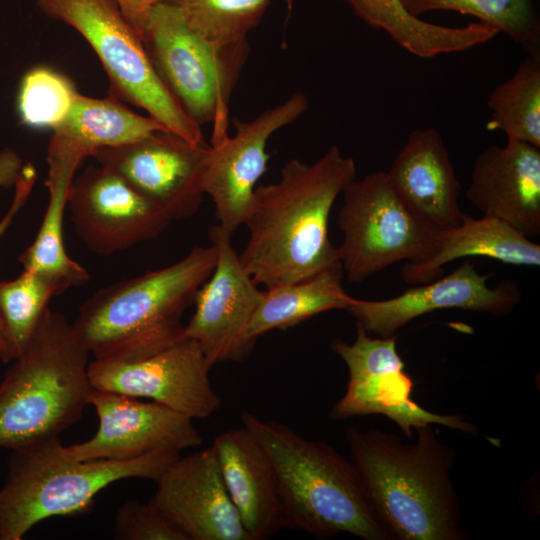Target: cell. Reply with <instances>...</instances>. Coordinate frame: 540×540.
Instances as JSON below:
<instances>
[{"mask_svg": "<svg viewBox=\"0 0 540 540\" xmlns=\"http://www.w3.org/2000/svg\"><path fill=\"white\" fill-rule=\"evenodd\" d=\"M355 178L354 159L333 145L313 163L289 160L277 182L256 187L243 224L249 237L239 258L258 286L294 283L341 265L329 237V217Z\"/></svg>", "mask_w": 540, "mask_h": 540, "instance_id": "1", "label": "cell"}, {"mask_svg": "<svg viewBox=\"0 0 540 540\" xmlns=\"http://www.w3.org/2000/svg\"><path fill=\"white\" fill-rule=\"evenodd\" d=\"M416 441L350 427L346 439L367 497L394 539L465 540L452 480L455 451L432 424L415 429Z\"/></svg>", "mask_w": 540, "mask_h": 540, "instance_id": "2", "label": "cell"}, {"mask_svg": "<svg viewBox=\"0 0 540 540\" xmlns=\"http://www.w3.org/2000/svg\"><path fill=\"white\" fill-rule=\"evenodd\" d=\"M217 251L194 246L177 262L100 288L72 323L94 359L133 360L185 339L182 317L213 272Z\"/></svg>", "mask_w": 540, "mask_h": 540, "instance_id": "3", "label": "cell"}, {"mask_svg": "<svg viewBox=\"0 0 540 540\" xmlns=\"http://www.w3.org/2000/svg\"><path fill=\"white\" fill-rule=\"evenodd\" d=\"M243 426L258 439L276 471L287 528L328 539L348 533L363 540H393L378 518L352 461L322 441L286 424L244 411Z\"/></svg>", "mask_w": 540, "mask_h": 540, "instance_id": "4", "label": "cell"}, {"mask_svg": "<svg viewBox=\"0 0 540 540\" xmlns=\"http://www.w3.org/2000/svg\"><path fill=\"white\" fill-rule=\"evenodd\" d=\"M88 356L72 323L48 307L0 383V448L58 437L82 417L94 389Z\"/></svg>", "mask_w": 540, "mask_h": 540, "instance_id": "5", "label": "cell"}, {"mask_svg": "<svg viewBox=\"0 0 540 540\" xmlns=\"http://www.w3.org/2000/svg\"><path fill=\"white\" fill-rule=\"evenodd\" d=\"M179 456L154 452L124 461L73 460L64 455L59 437L13 449L0 488V540H21L43 520L87 511L111 483L157 481Z\"/></svg>", "mask_w": 540, "mask_h": 540, "instance_id": "6", "label": "cell"}, {"mask_svg": "<svg viewBox=\"0 0 540 540\" xmlns=\"http://www.w3.org/2000/svg\"><path fill=\"white\" fill-rule=\"evenodd\" d=\"M141 40L159 78L200 127L212 124L211 146L228 134L231 94L248 55V44L221 47L186 23L179 8L161 1L150 11Z\"/></svg>", "mask_w": 540, "mask_h": 540, "instance_id": "7", "label": "cell"}, {"mask_svg": "<svg viewBox=\"0 0 540 540\" xmlns=\"http://www.w3.org/2000/svg\"><path fill=\"white\" fill-rule=\"evenodd\" d=\"M49 18L74 28L93 48L108 78L109 95L145 110L166 130L205 143L156 73L143 42L115 0H36Z\"/></svg>", "mask_w": 540, "mask_h": 540, "instance_id": "8", "label": "cell"}, {"mask_svg": "<svg viewBox=\"0 0 540 540\" xmlns=\"http://www.w3.org/2000/svg\"><path fill=\"white\" fill-rule=\"evenodd\" d=\"M342 194L336 249L349 282L361 283L401 261L418 262L432 251L435 231L406 208L386 171L355 178Z\"/></svg>", "mask_w": 540, "mask_h": 540, "instance_id": "9", "label": "cell"}, {"mask_svg": "<svg viewBox=\"0 0 540 540\" xmlns=\"http://www.w3.org/2000/svg\"><path fill=\"white\" fill-rule=\"evenodd\" d=\"M396 336L377 337L357 326L353 343L336 338L332 351L346 364L349 381L345 394L334 404L329 416L343 420L372 414L384 415L406 437L428 424H439L475 434L476 426L460 415H442L420 406L412 398L413 381L397 352Z\"/></svg>", "mask_w": 540, "mask_h": 540, "instance_id": "10", "label": "cell"}, {"mask_svg": "<svg viewBox=\"0 0 540 540\" xmlns=\"http://www.w3.org/2000/svg\"><path fill=\"white\" fill-rule=\"evenodd\" d=\"M210 154L207 143L194 144L159 130L128 144L101 148L92 157L175 220L199 210Z\"/></svg>", "mask_w": 540, "mask_h": 540, "instance_id": "11", "label": "cell"}, {"mask_svg": "<svg viewBox=\"0 0 540 540\" xmlns=\"http://www.w3.org/2000/svg\"><path fill=\"white\" fill-rule=\"evenodd\" d=\"M210 369L198 344L185 338L143 358L94 359L88 375L94 389L148 398L191 419H206L222 404Z\"/></svg>", "mask_w": 540, "mask_h": 540, "instance_id": "12", "label": "cell"}, {"mask_svg": "<svg viewBox=\"0 0 540 540\" xmlns=\"http://www.w3.org/2000/svg\"><path fill=\"white\" fill-rule=\"evenodd\" d=\"M209 238L217 251L216 264L196 293L184 334L198 344L212 367L243 361L252 353L257 340L248 337L247 328L262 291L243 267L231 234L217 224L210 228Z\"/></svg>", "mask_w": 540, "mask_h": 540, "instance_id": "13", "label": "cell"}, {"mask_svg": "<svg viewBox=\"0 0 540 540\" xmlns=\"http://www.w3.org/2000/svg\"><path fill=\"white\" fill-rule=\"evenodd\" d=\"M67 208L77 235L101 255L156 238L172 221L161 207L101 164L88 166L74 177Z\"/></svg>", "mask_w": 540, "mask_h": 540, "instance_id": "14", "label": "cell"}, {"mask_svg": "<svg viewBox=\"0 0 540 540\" xmlns=\"http://www.w3.org/2000/svg\"><path fill=\"white\" fill-rule=\"evenodd\" d=\"M89 404L97 413L98 429L84 442L63 446L69 459L124 461L154 452L180 454L203 442L193 419L155 401L93 389Z\"/></svg>", "mask_w": 540, "mask_h": 540, "instance_id": "15", "label": "cell"}, {"mask_svg": "<svg viewBox=\"0 0 540 540\" xmlns=\"http://www.w3.org/2000/svg\"><path fill=\"white\" fill-rule=\"evenodd\" d=\"M308 107L307 96L295 92L252 120L235 119L234 134L220 145L211 146L204 192L214 204L218 225L229 234L244 224L256 184L266 171L270 157L266 152L268 140L300 118Z\"/></svg>", "mask_w": 540, "mask_h": 540, "instance_id": "16", "label": "cell"}, {"mask_svg": "<svg viewBox=\"0 0 540 540\" xmlns=\"http://www.w3.org/2000/svg\"><path fill=\"white\" fill-rule=\"evenodd\" d=\"M490 274H480L465 260L445 277L414 285L398 296L385 300L353 298L347 311L356 325L377 337H390L412 320L442 309H462L506 315L520 302L518 284L504 280L488 285Z\"/></svg>", "mask_w": 540, "mask_h": 540, "instance_id": "17", "label": "cell"}, {"mask_svg": "<svg viewBox=\"0 0 540 540\" xmlns=\"http://www.w3.org/2000/svg\"><path fill=\"white\" fill-rule=\"evenodd\" d=\"M156 482L151 502L188 540H251L212 446L179 456Z\"/></svg>", "mask_w": 540, "mask_h": 540, "instance_id": "18", "label": "cell"}, {"mask_svg": "<svg viewBox=\"0 0 540 540\" xmlns=\"http://www.w3.org/2000/svg\"><path fill=\"white\" fill-rule=\"evenodd\" d=\"M466 197L485 216L497 218L525 236L540 235V148L508 141L475 159Z\"/></svg>", "mask_w": 540, "mask_h": 540, "instance_id": "19", "label": "cell"}, {"mask_svg": "<svg viewBox=\"0 0 540 540\" xmlns=\"http://www.w3.org/2000/svg\"><path fill=\"white\" fill-rule=\"evenodd\" d=\"M386 174L406 208L429 229L446 230L464 220L461 185L435 128L411 131Z\"/></svg>", "mask_w": 540, "mask_h": 540, "instance_id": "20", "label": "cell"}, {"mask_svg": "<svg viewBox=\"0 0 540 540\" xmlns=\"http://www.w3.org/2000/svg\"><path fill=\"white\" fill-rule=\"evenodd\" d=\"M227 491L251 540L287 528L278 477L266 450L245 426L218 434L212 444Z\"/></svg>", "mask_w": 540, "mask_h": 540, "instance_id": "21", "label": "cell"}, {"mask_svg": "<svg viewBox=\"0 0 540 540\" xmlns=\"http://www.w3.org/2000/svg\"><path fill=\"white\" fill-rule=\"evenodd\" d=\"M474 256L538 267L540 245L497 218L466 215L459 225L435 231L430 254L418 262L404 263L400 273L407 284H424L441 277L447 263Z\"/></svg>", "mask_w": 540, "mask_h": 540, "instance_id": "22", "label": "cell"}, {"mask_svg": "<svg viewBox=\"0 0 540 540\" xmlns=\"http://www.w3.org/2000/svg\"><path fill=\"white\" fill-rule=\"evenodd\" d=\"M86 157L89 155L85 150L52 133L47 149V208L34 241L19 256L23 269L49 275L68 288L83 285L90 279L88 271L68 255L63 241L69 189Z\"/></svg>", "mask_w": 540, "mask_h": 540, "instance_id": "23", "label": "cell"}, {"mask_svg": "<svg viewBox=\"0 0 540 540\" xmlns=\"http://www.w3.org/2000/svg\"><path fill=\"white\" fill-rule=\"evenodd\" d=\"M345 1L366 24L385 32L398 46L420 58L464 52L499 34L479 21L462 27L424 21L412 15L401 0Z\"/></svg>", "mask_w": 540, "mask_h": 540, "instance_id": "24", "label": "cell"}, {"mask_svg": "<svg viewBox=\"0 0 540 540\" xmlns=\"http://www.w3.org/2000/svg\"><path fill=\"white\" fill-rule=\"evenodd\" d=\"M341 265L309 278L267 288L249 321L247 334L254 340L265 333L286 330L320 313L347 309L354 297L342 285Z\"/></svg>", "mask_w": 540, "mask_h": 540, "instance_id": "25", "label": "cell"}, {"mask_svg": "<svg viewBox=\"0 0 540 540\" xmlns=\"http://www.w3.org/2000/svg\"><path fill=\"white\" fill-rule=\"evenodd\" d=\"M159 130L166 129L156 119L134 112L111 95L95 98L78 93L53 134L76 144L92 157L101 148L128 144Z\"/></svg>", "mask_w": 540, "mask_h": 540, "instance_id": "26", "label": "cell"}, {"mask_svg": "<svg viewBox=\"0 0 540 540\" xmlns=\"http://www.w3.org/2000/svg\"><path fill=\"white\" fill-rule=\"evenodd\" d=\"M487 105L491 111L487 130L502 131L508 141L540 148V54L536 47L490 93Z\"/></svg>", "mask_w": 540, "mask_h": 540, "instance_id": "27", "label": "cell"}, {"mask_svg": "<svg viewBox=\"0 0 540 540\" xmlns=\"http://www.w3.org/2000/svg\"><path fill=\"white\" fill-rule=\"evenodd\" d=\"M67 289L56 278L25 269L14 279L0 280V322L8 362L25 348L50 299Z\"/></svg>", "mask_w": 540, "mask_h": 540, "instance_id": "28", "label": "cell"}, {"mask_svg": "<svg viewBox=\"0 0 540 540\" xmlns=\"http://www.w3.org/2000/svg\"><path fill=\"white\" fill-rule=\"evenodd\" d=\"M179 8L186 23L221 47L247 45V36L262 20L270 0H163Z\"/></svg>", "mask_w": 540, "mask_h": 540, "instance_id": "29", "label": "cell"}, {"mask_svg": "<svg viewBox=\"0 0 540 540\" xmlns=\"http://www.w3.org/2000/svg\"><path fill=\"white\" fill-rule=\"evenodd\" d=\"M414 16L437 10L471 15L515 42L536 47L540 23L533 0H401Z\"/></svg>", "mask_w": 540, "mask_h": 540, "instance_id": "30", "label": "cell"}, {"mask_svg": "<svg viewBox=\"0 0 540 540\" xmlns=\"http://www.w3.org/2000/svg\"><path fill=\"white\" fill-rule=\"evenodd\" d=\"M78 93L68 76L51 67L29 69L17 93L20 123L30 129L53 131L65 120Z\"/></svg>", "mask_w": 540, "mask_h": 540, "instance_id": "31", "label": "cell"}, {"mask_svg": "<svg viewBox=\"0 0 540 540\" xmlns=\"http://www.w3.org/2000/svg\"><path fill=\"white\" fill-rule=\"evenodd\" d=\"M31 165H23L19 155L8 148L0 150V235L13 221L26 201L35 180ZM0 360L8 362L0 322Z\"/></svg>", "mask_w": 540, "mask_h": 540, "instance_id": "32", "label": "cell"}, {"mask_svg": "<svg viewBox=\"0 0 540 540\" xmlns=\"http://www.w3.org/2000/svg\"><path fill=\"white\" fill-rule=\"evenodd\" d=\"M114 533L121 540H188L151 501L131 500L120 506L114 518Z\"/></svg>", "mask_w": 540, "mask_h": 540, "instance_id": "33", "label": "cell"}, {"mask_svg": "<svg viewBox=\"0 0 540 540\" xmlns=\"http://www.w3.org/2000/svg\"><path fill=\"white\" fill-rule=\"evenodd\" d=\"M124 17L141 38L146 19L152 8L163 0H115Z\"/></svg>", "mask_w": 540, "mask_h": 540, "instance_id": "34", "label": "cell"}]
</instances>
